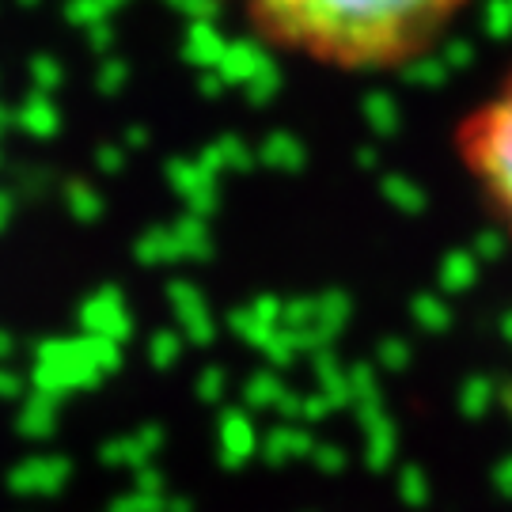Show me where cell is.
<instances>
[{
	"label": "cell",
	"instance_id": "obj_1",
	"mask_svg": "<svg viewBox=\"0 0 512 512\" xmlns=\"http://www.w3.org/2000/svg\"><path fill=\"white\" fill-rule=\"evenodd\" d=\"M475 0H236L258 42L338 76L406 73Z\"/></svg>",
	"mask_w": 512,
	"mask_h": 512
},
{
	"label": "cell",
	"instance_id": "obj_2",
	"mask_svg": "<svg viewBox=\"0 0 512 512\" xmlns=\"http://www.w3.org/2000/svg\"><path fill=\"white\" fill-rule=\"evenodd\" d=\"M456 164L512 247V65L456 122Z\"/></svg>",
	"mask_w": 512,
	"mask_h": 512
}]
</instances>
